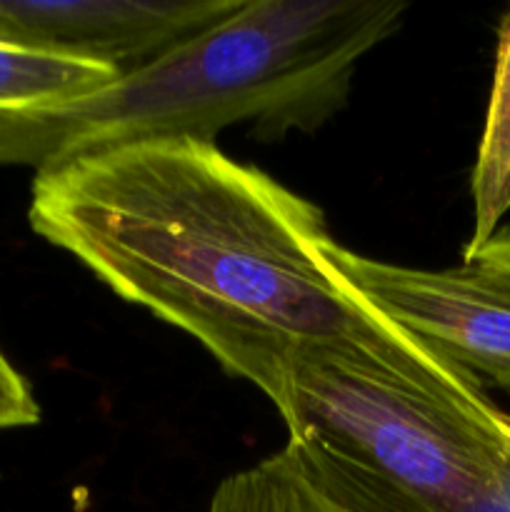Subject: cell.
I'll list each match as a JSON object with an SVG mask.
<instances>
[{
	"label": "cell",
	"mask_w": 510,
	"mask_h": 512,
	"mask_svg": "<svg viewBox=\"0 0 510 512\" xmlns=\"http://www.w3.org/2000/svg\"><path fill=\"white\" fill-rule=\"evenodd\" d=\"M243 0H0V45L110 65L120 75L220 23Z\"/></svg>",
	"instance_id": "5b68a950"
},
{
	"label": "cell",
	"mask_w": 510,
	"mask_h": 512,
	"mask_svg": "<svg viewBox=\"0 0 510 512\" xmlns=\"http://www.w3.org/2000/svg\"><path fill=\"white\" fill-rule=\"evenodd\" d=\"M470 195L473 233L463 255L478 250L500 228V220L510 210V13L500 23L493 90L470 178Z\"/></svg>",
	"instance_id": "8992f818"
},
{
	"label": "cell",
	"mask_w": 510,
	"mask_h": 512,
	"mask_svg": "<svg viewBox=\"0 0 510 512\" xmlns=\"http://www.w3.org/2000/svg\"><path fill=\"white\" fill-rule=\"evenodd\" d=\"M40 420V408L23 375L0 350V430L25 428Z\"/></svg>",
	"instance_id": "ba28073f"
},
{
	"label": "cell",
	"mask_w": 510,
	"mask_h": 512,
	"mask_svg": "<svg viewBox=\"0 0 510 512\" xmlns=\"http://www.w3.org/2000/svg\"><path fill=\"white\" fill-rule=\"evenodd\" d=\"M28 218L270 400L298 348L410 338L325 263L323 210L215 143L148 140L45 165Z\"/></svg>",
	"instance_id": "6da1fadb"
},
{
	"label": "cell",
	"mask_w": 510,
	"mask_h": 512,
	"mask_svg": "<svg viewBox=\"0 0 510 512\" xmlns=\"http://www.w3.org/2000/svg\"><path fill=\"white\" fill-rule=\"evenodd\" d=\"M405 5L243 0L235 13L100 93L0 115V163L45 165L148 140L215 143L233 125L258 140L310 133L345 105L360 58L395 33Z\"/></svg>",
	"instance_id": "7a4b0ae2"
},
{
	"label": "cell",
	"mask_w": 510,
	"mask_h": 512,
	"mask_svg": "<svg viewBox=\"0 0 510 512\" xmlns=\"http://www.w3.org/2000/svg\"><path fill=\"white\" fill-rule=\"evenodd\" d=\"M208 512H343L330 503L288 453L228 475L210 498Z\"/></svg>",
	"instance_id": "52a82bcc"
},
{
	"label": "cell",
	"mask_w": 510,
	"mask_h": 512,
	"mask_svg": "<svg viewBox=\"0 0 510 512\" xmlns=\"http://www.w3.org/2000/svg\"><path fill=\"white\" fill-rule=\"evenodd\" d=\"M323 258L390 325L480 388L510 393V225L445 270L365 258L333 238Z\"/></svg>",
	"instance_id": "277c9868"
},
{
	"label": "cell",
	"mask_w": 510,
	"mask_h": 512,
	"mask_svg": "<svg viewBox=\"0 0 510 512\" xmlns=\"http://www.w3.org/2000/svg\"><path fill=\"white\" fill-rule=\"evenodd\" d=\"M273 405L343 512H510V413L418 340L298 348Z\"/></svg>",
	"instance_id": "3957f363"
}]
</instances>
